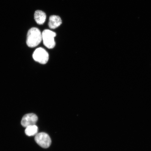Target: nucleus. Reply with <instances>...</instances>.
I'll list each match as a JSON object with an SVG mask.
<instances>
[{"instance_id":"nucleus-1","label":"nucleus","mask_w":151,"mask_h":151,"mask_svg":"<svg viewBox=\"0 0 151 151\" xmlns=\"http://www.w3.org/2000/svg\"><path fill=\"white\" fill-rule=\"evenodd\" d=\"M42 40V34L38 28L33 27L28 31L26 40L28 46L31 48L36 47Z\"/></svg>"},{"instance_id":"nucleus-2","label":"nucleus","mask_w":151,"mask_h":151,"mask_svg":"<svg viewBox=\"0 0 151 151\" xmlns=\"http://www.w3.org/2000/svg\"><path fill=\"white\" fill-rule=\"evenodd\" d=\"M43 44L47 48L52 49L55 46V37L56 34L54 32L49 29H45L42 33Z\"/></svg>"},{"instance_id":"nucleus-3","label":"nucleus","mask_w":151,"mask_h":151,"mask_svg":"<svg viewBox=\"0 0 151 151\" xmlns=\"http://www.w3.org/2000/svg\"><path fill=\"white\" fill-rule=\"evenodd\" d=\"M35 140L39 146L44 148H48L51 144V139L48 134L41 132L35 135Z\"/></svg>"},{"instance_id":"nucleus-4","label":"nucleus","mask_w":151,"mask_h":151,"mask_svg":"<svg viewBox=\"0 0 151 151\" xmlns=\"http://www.w3.org/2000/svg\"><path fill=\"white\" fill-rule=\"evenodd\" d=\"M33 58L35 61L41 64H45L48 62L49 56L48 52L42 48H38L34 52Z\"/></svg>"},{"instance_id":"nucleus-5","label":"nucleus","mask_w":151,"mask_h":151,"mask_svg":"<svg viewBox=\"0 0 151 151\" xmlns=\"http://www.w3.org/2000/svg\"><path fill=\"white\" fill-rule=\"evenodd\" d=\"M38 117L34 113H29L23 116L21 121V124L24 127L26 128L28 126L36 125Z\"/></svg>"},{"instance_id":"nucleus-6","label":"nucleus","mask_w":151,"mask_h":151,"mask_svg":"<svg viewBox=\"0 0 151 151\" xmlns=\"http://www.w3.org/2000/svg\"><path fill=\"white\" fill-rule=\"evenodd\" d=\"M62 23V21L59 16L52 15L49 18L48 26L51 29H55L59 27Z\"/></svg>"},{"instance_id":"nucleus-7","label":"nucleus","mask_w":151,"mask_h":151,"mask_svg":"<svg viewBox=\"0 0 151 151\" xmlns=\"http://www.w3.org/2000/svg\"><path fill=\"white\" fill-rule=\"evenodd\" d=\"M34 18L35 22L40 25L44 24L46 19V14L43 11L37 10L35 11L34 15Z\"/></svg>"},{"instance_id":"nucleus-8","label":"nucleus","mask_w":151,"mask_h":151,"mask_svg":"<svg viewBox=\"0 0 151 151\" xmlns=\"http://www.w3.org/2000/svg\"><path fill=\"white\" fill-rule=\"evenodd\" d=\"M38 128L36 125H31L26 128L25 133L28 136L31 137L37 135Z\"/></svg>"}]
</instances>
